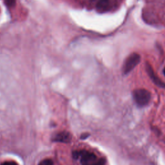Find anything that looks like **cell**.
I'll use <instances>...</instances> for the list:
<instances>
[{
    "instance_id": "cell-1",
    "label": "cell",
    "mask_w": 165,
    "mask_h": 165,
    "mask_svg": "<svg viewBox=\"0 0 165 165\" xmlns=\"http://www.w3.org/2000/svg\"><path fill=\"white\" fill-rule=\"evenodd\" d=\"M133 98L138 107H143L150 103L151 94L146 89L139 88L134 90Z\"/></svg>"
},
{
    "instance_id": "cell-2",
    "label": "cell",
    "mask_w": 165,
    "mask_h": 165,
    "mask_svg": "<svg viewBox=\"0 0 165 165\" xmlns=\"http://www.w3.org/2000/svg\"><path fill=\"white\" fill-rule=\"evenodd\" d=\"M141 61V56L137 53H133L126 59L122 66V74L126 75L130 73Z\"/></svg>"
},
{
    "instance_id": "cell-3",
    "label": "cell",
    "mask_w": 165,
    "mask_h": 165,
    "mask_svg": "<svg viewBox=\"0 0 165 165\" xmlns=\"http://www.w3.org/2000/svg\"><path fill=\"white\" fill-rule=\"evenodd\" d=\"M146 70L148 74H149V77L152 80V81H153L156 85L160 88H164L165 89V83L163 81H162L161 79L158 76L156 75V74L154 72L153 68L152 67V66L149 64V63H146Z\"/></svg>"
},
{
    "instance_id": "cell-4",
    "label": "cell",
    "mask_w": 165,
    "mask_h": 165,
    "mask_svg": "<svg viewBox=\"0 0 165 165\" xmlns=\"http://www.w3.org/2000/svg\"><path fill=\"white\" fill-rule=\"evenodd\" d=\"M80 157H81V161L83 165L90 164V162L94 161L96 159V156L93 153L85 150L80 151Z\"/></svg>"
},
{
    "instance_id": "cell-5",
    "label": "cell",
    "mask_w": 165,
    "mask_h": 165,
    "mask_svg": "<svg viewBox=\"0 0 165 165\" xmlns=\"http://www.w3.org/2000/svg\"><path fill=\"white\" fill-rule=\"evenodd\" d=\"M71 139H72V135L69 132H62L57 134L56 136L54 137L53 140L56 142L69 143L70 142Z\"/></svg>"
},
{
    "instance_id": "cell-6",
    "label": "cell",
    "mask_w": 165,
    "mask_h": 165,
    "mask_svg": "<svg viewBox=\"0 0 165 165\" xmlns=\"http://www.w3.org/2000/svg\"><path fill=\"white\" fill-rule=\"evenodd\" d=\"M108 6V0H99L97 4V8L99 10H104Z\"/></svg>"
},
{
    "instance_id": "cell-7",
    "label": "cell",
    "mask_w": 165,
    "mask_h": 165,
    "mask_svg": "<svg viewBox=\"0 0 165 165\" xmlns=\"http://www.w3.org/2000/svg\"><path fill=\"white\" fill-rule=\"evenodd\" d=\"M53 164H54V163L52 161L51 159H45L42 161H41L38 165H53Z\"/></svg>"
},
{
    "instance_id": "cell-8",
    "label": "cell",
    "mask_w": 165,
    "mask_h": 165,
    "mask_svg": "<svg viewBox=\"0 0 165 165\" xmlns=\"http://www.w3.org/2000/svg\"><path fill=\"white\" fill-rule=\"evenodd\" d=\"M4 1L8 7H14L16 4V0H4Z\"/></svg>"
},
{
    "instance_id": "cell-9",
    "label": "cell",
    "mask_w": 165,
    "mask_h": 165,
    "mask_svg": "<svg viewBox=\"0 0 165 165\" xmlns=\"http://www.w3.org/2000/svg\"><path fill=\"white\" fill-rule=\"evenodd\" d=\"M106 163V160L104 158H101L97 161L95 163H92L91 165H105Z\"/></svg>"
},
{
    "instance_id": "cell-10",
    "label": "cell",
    "mask_w": 165,
    "mask_h": 165,
    "mask_svg": "<svg viewBox=\"0 0 165 165\" xmlns=\"http://www.w3.org/2000/svg\"><path fill=\"white\" fill-rule=\"evenodd\" d=\"M73 158L75 159H78L79 158H80V152L78 151H75L73 152Z\"/></svg>"
},
{
    "instance_id": "cell-11",
    "label": "cell",
    "mask_w": 165,
    "mask_h": 165,
    "mask_svg": "<svg viewBox=\"0 0 165 165\" xmlns=\"http://www.w3.org/2000/svg\"><path fill=\"white\" fill-rule=\"evenodd\" d=\"M1 165H17V163L14 161H5L2 163Z\"/></svg>"
},
{
    "instance_id": "cell-12",
    "label": "cell",
    "mask_w": 165,
    "mask_h": 165,
    "mask_svg": "<svg viewBox=\"0 0 165 165\" xmlns=\"http://www.w3.org/2000/svg\"><path fill=\"white\" fill-rule=\"evenodd\" d=\"M90 136V134H88V133H84L83 134H81V139H82V140H84V139H87L88 137Z\"/></svg>"
},
{
    "instance_id": "cell-13",
    "label": "cell",
    "mask_w": 165,
    "mask_h": 165,
    "mask_svg": "<svg viewBox=\"0 0 165 165\" xmlns=\"http://www.w3.org/2000/svg\"><path fill=\"white\" fill-rule=\"evenodd\" d=\"M163 73H164V75H165V68H164V70H163Z\"/></svg>"
}]
</instances>
